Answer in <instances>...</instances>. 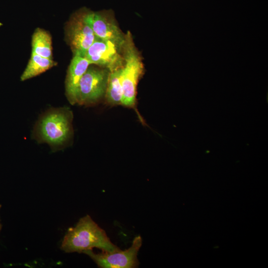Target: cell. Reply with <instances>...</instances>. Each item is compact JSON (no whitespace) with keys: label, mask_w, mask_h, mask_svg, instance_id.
Returning a JSON list of instances; mask_svg holds the SVG:
<instances>
[{"label":"cell","mask_w":268,"mask_h":268,"mask_svg":"<svg viewBox=\"0 0 268 268\" xmlns=\"http://www.w3.org/2000/svg\"><path fill=\"white\" fill-rule=\"evenodd\" d=\"M94 248L109 252L120 250L89 215L81 218L74 227L68 229L61 245V250L66 253H83Z\"/></svg>","instance_id":"cell-1"},{"label":"cell","mask_w":268,"mask_h":268,"mask_svg":"<svg viewBox=\"0 0 268 268\" xmlns=\"http://www.w3.org/2000/svg\"><path fill=\"white\" fill-rule=\"evenodd\" d=\"M72 112L68 108L51 109L35 126L33 137L39 143H48L53 151L61 149L72 135Z\"/></svg>","instance_id":"cell-2"},{"label":"cell","mask_w":268,"mask_h":268,"mask_svg":"<svg viewBox=\"0 0 268 268\" xmlns=\"http://www.w3.org/2000/svg\"><path fill=\"white\" fill-rule=\"evenodd\" d=\"M122 51L124 60L122 75V105L134 108L136 103V86L143 74L144 67L141 57L134 45L130 31L125 34Z\"/></svg>","instance_id":"cell-3"},{"label":"cell","mask_w":268,"mask_h":268,"mask_svg":"<svg viewBox=\"0 0 268 268\" xmlns=\"http://www.w3.org/2000/svg\"><path fill=\"white\" fill-rule=\"evenodd\" d=\"M109 73L105 68L89 67L79 82L76 103L92 105L104 96Z\"/></svg>","instance_id":"cell-4"},{"label":"cell","mask_w":268,"mask_h":268,"mask_svg":"<svg viewBox=\"0 0 268 268\" xmlns=\"http://www.w3.org/2000/svg\"><path fill=\"white\" fill-rule=\"evenodd\" d=\"M141 245L142 238L137 236L133 240L131 246L124 251L96 253L89 250L83 253L88 256L99 268H134L139 264L137 256Z\"/></svg>","instance_id":"cell-5"},{"label":"cell","mask_w":268,"mask_h":268,"mask_svg":"<svg viewBox=\"0 0 268 268\" xmlns=\"http://www.w3.org/2000/svg\"><path fill=\"white\" fill-rule=\"evenodd\" d=\"M122 49L115 44L96 37L84 57L90 65L108 69L110 72L122 67L124 64Z\"/></svg>","instance_id":"cell-6"},{"label":"cell","mask_w":268,"mask_h":268,"mask_svg":"<svg viewBox=\"0 0 268 268\" xmlns=\"http://www.w3.org/2000/svg\"><path fill=\"white\" fill-rule=\"evenodd\" d=\"M83 10L85 19L92 28L95 37L109 41L122 49L125 34L120 29L110 12Z\"/></svg>","instance_id":"cell-7"},{"label":"cell","mask_w":268,"mask_h":268,"mask_svg":"<svg viewBox=\"0 0 268 268\" xmlns=\"http://www.w3.org/2000/svg\"><path fill=\"white\" fill-rule=\"evenodd\" d=\"M66 30L67 38L73 55L77 54L84 57L96 37L85 19L83 10L73 15Z\"/></svg>","instance_id":"cell-8"},{"label":"cell","mask_w":268,"mask_h":268,"mask_svg":"<svg viewBox=\"0 0 268 268\" xmlns=\"http://www.w3.org/2000/svg\"><path fill=\"white\" fill-rule=\"evenodd\" d=\"M90 65L85 57L73 55L67 69L65 80L66 96L71 105L76 104L79 82Z\"/></svg>","instance_id":"cell-9"},{"label":"cell","mask_w":268,"mask_h":268,"mask_svg":"<svg viewBox=\"0 0 268 268\" xmlns=\"http://www.w3.org/2000/svg\"><path fill=\"white\" fill-rule=\"evenodd\" d=\"M123 67L110 71L109 73L105 96L107 102L111 105H122V75Z\"/></svg>","instance_id":"cell-10"},{"label":"cell","mask_w":268,"mask_h":268,"mask_svg":"<svg viewBox=\"0 0 268 268\" xmlns=\"http://www.w3.org/2000/svg\"><path fill=\"white\" fill-rule=\"evenodd\" d=\"M55 65L53 59L40 56L32 52L28 63L23 72L20 79L22 81L34 77L45 72Z\"/></svg>","instance_id":"cell-11"},{"label":"cell","mask_w":268,"mask_h":268,"mask_svg":"<svg viewBox=\"0 0 268 268\" xmlns=\"http://www.w3.org/2000/svg\"><path fill=\"white\" fill-rule=\"evenodd\" d=\"M32 52L44 58L53 59L52 38L43 29L37 28L32 37Z\"/></svg>","instance_id":"cell-12"},{"label":"cell","mask_w":268,"mask_h":268,"mask_svg":"<svg viewBox=\"0 0 268 268\" xmlns=\"http://www.w3.org/2000/svg\"><path fill=\"white\" fill-rule=\"evenodd\" d=\"M1 205L0 204V208H1ZM1 223H0V231L1 230Z\"/></svg>","instance_id":"cell-13"}]
</instances>
